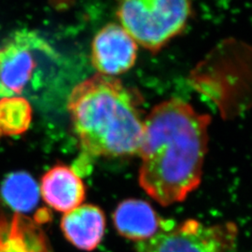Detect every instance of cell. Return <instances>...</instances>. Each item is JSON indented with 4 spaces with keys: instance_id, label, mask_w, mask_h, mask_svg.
I'll return each mask as SVG.
<instances>
[{
    "instance_id": "6da1fadb",
    "label": "cell",
    "mask_w": 252,
    "mask_h": 252,
    "mask_svg": "<svg viewBox=\"0 0 252 252\" xmlns=\"http://www.w3.org/2000/svg\"><path fill=\"white\" fill-rule=\"evenodd\" d=\"M211 117L180 98L146 115L138 182L162 207L183 202L202 181Z\"/></svg>"
},
{
    "instance_id": "7a4b0ae2",
    "label": "cell",
    "mask_w": 252,
    "mask_h": 252,
    "mask_svg": "<svg viewBox=\"0 0 252 252\" xmlns=\"http://www.w3.org/2000/svg\"><path fill=\"white\" fill-rule=\"evenodd\" d=\"M143 104L138 91L114 77L96 74L76 85L67 108L84 155L138 154L146 118Z\"/></svg>"
},
{
    "instance_id": "3957f363",
    "label": "cell",
    "mask_w": 252,
    "mask_h": 252,
    "mask_svg": "<svg viewBox=\"0 0 252 252\" xmlns=\"http://www.w3.org/2000/svg\"><path fill=\"white\" fill-rule=\"evenodd\" d=\"M56 56L36 32H16L0 46V99L36 94L53 71Z\"/></svg>"
},
{
    "instance_id": "277c9868",
    "label": "cell",
    "mask_w": 252,
    "mask_h": 252,
    "mask_svg": "<svg viewBox=\"0 0 252 252\" xmlns=\"http://www.w3.org/2000/svg\"><path fill=\"white\" fill-rule=\"evenodd\" d=\"M191 11V3L184 0L125 1L117 16L136 44L155 54L183 31Z\"/></svg>"
},
{
    "instance_id": "5b68a950",
    "label": "cell",
    "mask_w": 252,
    "mask_h": 252,
    "mask_svg": "<svg viewBox=\"0 0 252 252\" xmlns=\"http://www.w3.org/2000/svg\"><path fill=\"white\" fill-rule=\"evenodd\" d=\"M238 229L233 222L207 225L196 220L162 224L152 238L136 244L135 252H228Z\"/></svg>"
},
{
    "instance_id": "8992f818",
    "label": "cell",
    "mask_w": 252,
    "mask_h": 252,
    "mask_svg": "<svg viewBox=\"0 0 252 252\" xmlns=\"http://www.w3.org/2000/svg\"><path fill=\"white\" fill-rule=\"evenodd\" d=\"M137 44L122 26L108 24L95 35L92 43V63L97 74L114 77L133 67Z\"/></svg>"
},
{
    "instance_id": "52a82bcc",
    "label": "cell",
    "mask_w": 252,
    "mask_h": 252,
    "mask_svg": "<svg viewBox=\"0 0 252 252\" xmlns=\"http://www.w3.org/2000/svg\"><path fill=\"white\" fill-rule=\"evenodd\" d=\"M39 191L50 207L63 213L81 206L86 197V188L80 176L63 164L46 172Z\"/></svg>"
},
{
    "instance_id": "ba28073f",
    "label": "cell",
    "mask_w": 252,
    "mask_h": 252,
    "mask_svg": "<svg viewBox=\"0 0 252 252\" xmlns=\"http://www.w3.org/2000/svg\"><path fill=\"white\" fill-rule=\"evenodd\" d=\"M63 236L74 247L92 252L101 243L106 229V217L100 207L81 205L63 213L61 220Z\"/></svg>"
},
{
    "instance_id": "9c48e42d",
    "label": "cell",
    "mask_w": 252,
    "mask_h": 252,
    "mask_svg": "<svg viewBox=\"0 0 252 252\" xmlns=\"http://www.w3.org/2000/svg\"><path fill=\"white\" fill-rule=\"evenodd\" d=\"M118 234L137 243L146 241L162 228V220L152 206L139 199H127L120 203L113 213Z\"/></svg>"
},
{
    "instance_id": "30bf717a",
    "label": "cell",
    "mask_w": 252,
    "mask_h": 252,
    "mask_svg": "<svg viewBox=\"0 0 252 252\" xmlns=\"http://www.w3.org/2000/svg\"><path fill=\"white\" fill-rule=\"evenodd\" d=\"M39 189L35 180L27 172H14L2 183L1 196L11 209L17 212H29L36 207Z\"/></svg>"
},
{
    "instance_id": "8fae6325",
    "label": "cell",
    "mask_w": 252,
    "mask_h": 252,
    "mask_svg": "<svg viewBox=\"0 0 252 252\" xmlns=\"http://www.w3.org/2000/svg\"><path fill=\"white\" fill-rule=\"evenodd\" d=\"M32 120V108L23 97L0 99V136L24 133Z\"/></svg>"
}]
</instances>
